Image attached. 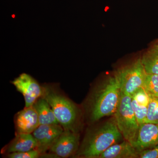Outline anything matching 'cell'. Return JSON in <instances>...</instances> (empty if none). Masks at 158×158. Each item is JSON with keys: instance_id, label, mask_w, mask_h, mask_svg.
Segmentation results:
<instances>
[{"instance_id": "6da1fadb", "label": "cell", "mask_w": 158, "mask_h": 158, "mask_svg": "<svg viewBox=\"0 0 158 158\" xmlns=\"http://www.w3.org/2000/svg\"><path fill=\"white\" fill-rule=\"evenodd\" d=\"M121 90L114 74L109 77L93 91L89 102L90 121L94 122L105 116L114 115L118 108Z\"/></svg>"}, {"instance_id": "7a4b0ae2", "label": "cell", "mask_w": 158, "mask_h": 158, "mask_svg": "<svg viewBox=\"0 0 158 158\" xmlns=\"http://www.w3.org/2000/svg\"><path fill=\"white\" fill-rule=\"evenodd\" d=\"M123 138V136L113 117L88 133L83 142L78 156L99 158L106 150L121 141Z\"/></svg>"}, {"instance_id": "3957f363", "label": "cell", "mask_w": 158, "mask_h": 158, "mask_svg": "<svg viewBox=\"0 0 158 158\" xmlns=\"http://www.w3.org/2000/svg\"><path fill=\"white\" fill-rule=\"evenodd\" d=\"M42 97L50 105L59 124L64 130L77 133L79 112L76 105L50 87L43 88Z\"/></svg>"}, {"instance_id": "277c9868", "label": "cell", "mask_w": 158, "mask_h": 158, "mask_svg": "<svg viewBox=\"0 0 158 158\" xmlns=\"http://www.w3.org/2000/svg\"><path fill=\"white\" fill-rule=\"evenodd\" d=\"M114 116L123 138L133 144L137 137L140 125L132 106L131 97L121 92L120 102Z\"/></svg>"}, {"instance_id": "5b68a950", "label": "cell", "mask_w": 158, "mask_h": 158, "mask_svg": "<svg viewBox=\"0 0 158 158\" xmlns=\"http://www.w3.org/2000/svg\"><path fill=\"white\" fill-rule=\"evenodd\" d=\"M121 92L131 97L143 88L147 73L139 58L132 63L118 69L115 73Z\"/></svg>"}, {"instance_id": "8992f818", "label": "cell", "mask_w": 158, "mask_h": 158, "mask_svg": "<svg viewBox=\"0 0 158 158\" xmlns=\"http://www.w3.org/2000/svg\"><path fill=\"white\" fill-rule=\"evenodd\" d=\"M12 84L18 91L22 94L25 99L26 108L33 106L37 100L42 96V87L28 74L20 75L12 82Z\"/></svg>"}, {"instance_id": "52a82bcc", "label": "cell", "mask_w": 158, "mask_h": 158, "mask_svg": "<svg viewBox=\"0 0 158 158\" xmlns=\"http://www.w3.org/2000/svg\"><path fill=\"white\" fill-rule=\"evenodd\" d=\"M60 124L40 125L33 132L37 143V149L41 154L50 149L63 132Z\"/></svg>"}, {"instance_id": "ba28073f", "label": "cell", "mask_w": 158, "mask_h": 158, "mask_svg": "<svg viewBox=\"0 0 158 158\" xmlns=\"http://www.w3.org/2000/svg\"><path fill=\"white\" fill-rule=\"evenodd\" d=\"M79 138L77 133L64 130L49 150L57 157H69L78 148Z\"/></svg>"}, {"instance_id": "9c48e42d", "label": "cell", "mask_w": 158, "mask_h": 158, "mask_svg": "<svg viewBox=\"0 0 158 158\" xmlns=\"http://www.w3.org/2000/svg\"><path fill=\"white\" fill-rule=\"evenodd\" d=\"M158 144V124L148 123L140 124L133 146L140 152Z\"/></svg>"}, {"instance_id": "30bf717a", "label": "cell", "mask_w": 158, "mask_h": 158, "mask_svg": "<svg viewBox=\"0 0 158 158\" xmlns=\"http://www.w3.org/2000/svg\"><path fill=\"white\" fill-rule=\"evenodd\" d=\"M18 133L31 134L40 125L37 112L33 106L25 108L18 113L15 119Z\"/></svg>"}, {"instance_id": "8fae6325", "label": "cell", "mask_w": 158, "mask_h": 158, "mask_svg": "<svg viewBox=\"0 0 158 158\" xmlns=\"http://www.w3.org/2000/svg\"><path fill=\"white\" fill-rule=\"evenodd\" d=\"M139 154L132 144L125 140L110 146L99 158H136L139 157Z\"/></svg>"}, {"instance_id": "7c38bea8", "label": "cell", "mask_w": 158, "mask_h": 158, "mask_svg": "<svg viewBox=\"0 0 158 158\" xmlns=\"http://www.w3.org/2000/svg\"><path fill=\"white\" fill-rule=\"evenodd\" d=\"M149 100L150 95L143 88L131 96L132 106L139 125L145 123Z\"/></svg>"}, {"instance_id": "4fadbf2b", "label": "cell", "mask_w": 158, "mask_h": 158, "mask_svg": "<svg viewBox=\"0 0 158 158\" xmlns=\"http://www.w3.org/2000/svg\"><path fill=\"white\" fill-rule=\"evenodd\" d=\"M37 143L36 139L31 134L18 133L14 140L7 148V152H24L37 149Z\"/></svg>"}, {"instance_id": "5bb4252c", "label": "cell", "mask_w": 158, "mask_h": 158, "mask_svg": "<svg viewBox=\"0 0 158 158\" xmlns=\"http://www.w3.org/2000/svg\"><path fill=\"white\" fill-rule=\"evenodd\" d=\"M33 106L38 115L40 125L59 124L50 105L43 97L38 99Z\"/></svg>"}, {"instance_id": "9a60e30c", "label": "cell", "mask_w": 158, "mask_h": 158, "mask_svg": "<svg viewBox=\"0 0 158 158\" xmlns=\"http://www.w3.org/2000/svg\"><path fill=\"white\" fill-rule=\"evenodd\" d=\"M141 59L147 74H158V44L150 48Z\"/></svg>"}, {"instance_id": "2e32d148", "label": "cell", "mask_w": 158, "mask_h": 158, "mask_svg": "<svg viewBox=\"0 0 158 158\" xmlns=\"http://www.w3.org/2000/svg\"><path fill=\"white\" fill-rule=\"evenodd\" d=\"M145 123L158 124V97L150 95Z\"/></svg>"}, {"instance_id": "e0dca14e", "label": "cell", "mask_w": 158, "mask_h": 158, "mask_svg": "<svg viewBox=\"0 0 158 158\" xmlns=\"http://www.w3.org/2000/svg\"><path fill=\"white\" fill-rule=\"evenodd\" d=\"M143 88L150 96L158 97V74H147Z\"/></svg>"}, {"instance_id": "ac0fdd59", "label": "cell", "mask_w": 158, "mask_h": 158, "mask_svg": "<svg viewBox=\"0 0 158 158\" xmlns=\"http://www.w3.org/2000/svg\"><path fill=\"white\" fill-rule=\"evenodd\" d=\"M41 154L37 149L24 152L10 153L8 155L10 158H37Z\"/></svg>"}, {"instance_id": "d6986e66", "label": "cell", "mask_w": 158, "mask_h": 158, "mask_svg": "<svg viewBox=\"0 0 158 158\" xmlns=\"http://www.w3.org/2000/svg\"><path fill=\"white\" fill-rule=\"evenodd\" d=\"M139 157L141 158H158V144L156 146L140 152Z\"/></svg>"}, {"instance_id": "ffe728a7", "label": "cell", "mask_w": 158, "mask_h": 158, "mask_svg": "<svg viewBox=\"0 0 158 158\" xmlns=\"http://www.w3.org/2000/svg\"><path fill=\"white\" fill-rule=\"evenodd\" d=\"M156 44H158V41H157Z\"/></svg>"}]
</instances>
